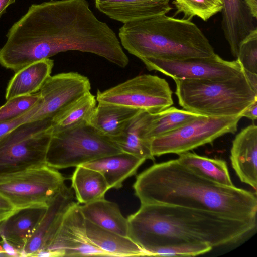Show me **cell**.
I'll return each instance as SVG.
<instances>
[{"mask_svg": "<svg viewBox=\"0 0 257 257\" xmlns=\"http://www.w3.org/2000/svg\"><path fill=\"white\" fill-rule=\"evenodd\" d=\"M154 113L140 110L130 120L123 133L112 139L123 152L145 160H154L150 142L145 137V130Z\"/></svg>", "mask_w": 257, "mask_h": 257, "instance_id": "44dd1931", "label": "cell"}, {"mask_svg": "<svg viewBox=\"0 0 257 257\" xmlns=\"http://www.w3.org/2000/svg\"><path fill=\"white\" fill-rule=\"evenodd\" d=\"M79 207L85 220L104 229L127 236V219L122 214L117 203L103 198Z\"/></svg>", "mask_w": 257, "mask_h": 257, "instance_id": "603a6c76", "label": "cell"}, {"mask_svg": "<svg viewBox=\"0 0 257 257\" xmlns=\"http://www.w3.org/2000/svg\"><path fill=\"white\" fill-rule=\"evenodd\" d=\"M85 229L91 242L109 256H146L145 251L128 236L104 229L87 220Z\"/></svg>", "mask_w": 257, "mask_h": 257, "instance_id": "cb8c5ba5", "label": "cell"}, {"mask_svg": "<svg viewBox=\"0 0 257 257\" xmlns=\"http://www.w3.org/2000/svg\"><path fill=\"white\" fill-rule=\"evenodd\" d=\"M176 14H183V19H191L196 16L204 21L221 12V0H174Z\"/></svg>", "mask_w": 257, "mask_h": 257, "instance_id": "f1b7e54d", "label": "cell"}, {"mask_svg": "<svg viewBox=\"0 0 257 257\" xmlns=\"http://www.w3.org/2000/svg\"><path fill=\"white\" fill-rule=\"evenodd\" d=\"M133 187L141 204L176 205L256 221V192L212 181L177 159L150 166L137 176Z\"/></svg>", "mask_w": 257, "mask_h": 257, "instance_id": "7a4b0ae2", "label": "cell"}, {"mask_svg": "<svg viewBox=\"0 0 257 257\" xmlns=\"http://www.w3.org/2000/svg\"><path fill=\"white\" fill-rule=\"evenodd\" d=\"M57 169L43 165L0 176V195L16 209L47 206L65 184Z\"/></svg>", "mask_w": 257, "mask_h": 257, "instance_id": "ba28073f", "label": "cell"}, {"mask_svg": "<svg viewBox=\"0 0 257 257\" xmlns=\"http://www.w3.org/2000/svg\"><path fill=\"white\" fill-rule=\"evenodd\" d=\"M41 101V100L34 108L18 118L10 121L0 123V140L15 127L29 121L31 117L38 110Z\"/></svg>", "mask_w": 257, "mask_h": 257, "instance_id": "d6a6232c", "label": "cell"}, {"mask_svg": "<svg viewBox=\"0 0 257 257\" xmlns=\"http://www.w3.org/2000/svg\"><path fill=\"white\" fill-rule=\"evenodd\" d=\"M53 122L28 121L0 140V176L31 167L47 165L46 155Z\"/></svg>", "mask_w": 257, "mask_h": 257, "instance_id": "52a82bcc", "label": "cell"}, {"mask_svg": "<svg viewBox=\"0 0 257 257\" xmlns=\"http://www.w3.org/2000/svg\"><path fill=\"white\" fill-rule=\"evenodd\" d=\"M221 26L232 55L236 58L239 44L256 28L254 19L243 0H221Z\"/></svg>", "mask_w": 257, "mask_h": 257, "instance_id": "e0dca14e", "label": "cell"}, {"mask_svg": "<svg viewBox=\"0 0 257 257\" xmlns=\"http://www.w3.org/2000/svg\"><path fill=\"white\" fill-rule=\"evenodd\" d=\"M16 210L7 199L0 195V216L7 218Z\"/></svg>", "mask_w": 257, "mask_h": 257, "instance_id": "e575fe53", "label": "cell"}, {"mask_svg": "<svg viewBox=\"0 0 257 257\" xmlns=\"http://www.w3.org/2000/svg\"><path fill=\"white\" fill-rule=\"evenodd\" d=\"M53 65V60L46 58L30 64L15 72L8 84L6 99L39 92L51 75Z\"/></svg>", "mask_w": 257, "mask_h": 257, "instance_id": "ffe728a7", "label": "cell"}, {"mask_svg": "<svg viewBox=\"0 0 257 257\" xmlns=\"http://www.w3.org/2000/svg\"><path fill=\"white\" fill-rule=\"evenodd\" d=\"M0 245L6 255L10 256H20V251L4 238L1 237Z\"/></svg>", "mask_w": 257, "mask_h": 257, "instance_id": "836d02e7", "label": "cell"}, {"mask_svg": "<svg viewBox=\"0 0 257 257\" xmlns=\"http://www.w3.org/2000/svg\"><path fill=\"white\" fill-rule=\"evenodd\" d=\"M5 218H5V217H2V216H0V222H1L2 221H3V220H4Z\"/></svg>", "mask_w": 257, "mask_h": 257, "instance_id": "ab89813d", "label": "cell"}, {"mask_svg": "<svg viewBox=\"0 0 257 257\" xmlns=\"http://www.w3.org/2000/svg\"><path fill=\"white\" fill-rule=\"evenodd\" d=\"M150 71L155 70L173 80H218L234 77L243 71L236 59L229 61L214 57L182 60L145 58L141 60Z\"/></svg>", "mask_w": 257, "mask_h": 257, "instance_id": "8fae6325", "label": "cell"}, {"mask_svg": "<svg viewBox=\"0 0 257 257\" xmlns=\"http://www.w3.org/2000/svg\"><path fill=\"white\" fill-rule=\"evenodd\" d=\"M122 152L114 142L88 123L52 133L46 164L56 169L77 167Z\"/></svg>", "mask_w": 257, "mask_h": 257, "instance_id": "8992f818", "label": "cell"}, {"mask_svg": "<svg viewBox=\"0 0 257 257\" xmlns=\"http://www.w3.org/2000/svg\"><path fill=\"white\" fill-rule=\"evenodd\" d=\"M241 115L226 117L200 116L181 126L153 139L150 147L153 155L189 152L211 144L227 134H234Z\"/></svg>", "mask_w": 257, "mask_h": 257, "instance_id": "9c48e42d", "label": "cell"}, {"mask_svg": "<svg viewBox=\"0 0 257 257\" xmlns=\"http://www.w3.org/2000/svg\"><path fill=\"white\" fill-rule=\"evenodd\" d=\"M97 100L90 91L70 104L53 120L52 133H57L88 123L96 107Z\"/></svg>", "mask_w": 257, "mask_h": 257, "instance_id": "4316f807", "label": "cell"}, {"mask_svg": "<svg viewBox=\"0 0 257 257\" xmlns=\"http://www.w3.org/2000/svg\"><path fill=\"white\" fill-rule=\"evenodd\" d=\"M79 206L75 202L69 207L49 245L34 256H109L89 239Z\"/></svg>", "mask_w": 257, "mask_h": 257, "instance_id": "7c38bea8", "label": "cell"}, {"mask_svg": "<svg viewBox=\"0 0 257 257\" xmlns=\"http://www.w3.org/2000/svg\"><path fill=\"white\" fill-rule=\"evenodd\" d=\"M16 0H0V17L6 11V9Z\"/></svg>", "mask_w": 257, "mask_h": 257, "instance_id": "f35d334b", "label": "cell"}, {"mask_svg": "<svg viewBox=\"0 0 257 257\" xmlns=\"http://www.w3.org/2000/svg\"><path fill=\"white\" fill-rule=\"evenodd\" d=\"M244 72L251 87L257 92V74L244 71Z\"/></svg>", "mask_w": 257, "mask_h": 257, "instance_id": "74e56055", "label": "cell"}, {"mask_svg": "<svg viewBox=\"0 0 257 257\" xmlns=\"http://www.w3.org/2000/svg\"><path fill=\"white\" fill-rule=\"evenodd\" d=\"M202 115L170 106L158 113L146 128L145 138L151 141L157 137L173 131Z\"/></svg>", "mask_w": 257, "mask_h": 257, "instance_id": "83f0119b", "label": "cell"}, {"mask_svg": "<svg viewBox=\"0 0 257 257\" xmlns=\"http://www.w3.org/2000/svg\"><path fill=\"white\" fill-rule=\"evenodd\" d=\"M98 102L115 104L156 113L173 104L167 81L156 75L136 76L103 91L98 90Z\"/></svg>", "mask_w": 257, "mask_h": 257, "instance_id": "30bf717a", "label": "cell"}, {"mask_svg": "<svg viewBox=\"0 0 257 257\" xmlns=\"http://www.w3.org/2000/svg\"><path fill=\"white\" fill-rule=\"evenodd\" d=\"M41 99L39 92L12 98L0 107V123L18 118L34 108Z\"/></svg>", "mask_w": 257, "mask_h": 257, "instance_id": "f546056e", "label": "cell"}, {"mask_svg": "<svg viewBox=\"0 0 257 257\" xmlns=\"http://www.w3.org/2000/svg\"><path fill=\"white\" fill-rule=\"evenodd\" d=\"M88 78L70 72L50 76L39 92L41 101L29 121L54 119L70 104L90 91Z\"/></svg>", "mask_w": 257, "mask_h": 257, "instance_id": "4fadbf2b", "label": "cell"}, {"mask_svg": "<svg viewBox=\"0 0 257 257\" xmlns=\"http://www.w3.org/2000/svg\"><path fill=\"white\" fill-rule=\"evenodd\" d=\"M252 17H257V0H243Z\"/></svg>", "mask_w": 257, "mask_h": 257, "instance_id": "8d00e7d4", "label": "cell"}, {"mask_svg": "<svg viewBox=\"0 0 257 257\" xmlns=\"http://www.w3.org/2000/svg\"><path fill=\"white\" fill-rule=\"evenodd\" d=\"M71 179L76 198L81 204L104 198L110 189L99 172L82 165L76 167Z\"/></svg>", "mask_w": 257, "mask_h": 257, "instance_id": "d4e9b609", "label": "cell"}, {"mask_svg": "<svg viewBox=\"0 0 257 257\" xmlns=\"http://www.w3.org/2000/svg\"><path fill=\"white\" fill-rule=\"evenodd\" d=\"M47 207L16 209L0 222V237L4 238L20 253L44 215Z\"/></svg>", "mask_w": 257, "mask_h": 257, "instance_id": "ac0fdd59", "label": "cell"}, {"mask_svg": "<svg viewBox=\"0 0 257 257\" xmlns=\"http://www.w3.org/2000/svg\"><path fill=\"white\" fill-rule=\"evenodd\" d=\"M170 0H95L96 8L109 18L125 23L151 16L166 14Z\"/></svg>", "mask_w": 257, "mask_h": 257, "instance_id": "2e32d148", "label": "cell"}, {"mask_svg": "<svg viewBox=\"0 0 257 257\" xmlns=\"http://www.w3.org/2000/svg\"><path fill=\"white\" fill-rule=\"evenodd\" d=\"M178 156L177 159L179 162L200 175L222 185L234 186L225 161L200 156L189 151Z\"/></svg>", "mask_w": 257, "mask_h": 257, "instance_id": "484cf974", "label": "cell"}, {"mask_svg": "<svg viewBox=\"0 0 257 257\" xmlns=\"http://www.w3.org/2000/svg\"><path fill=\"white\" fill-rule=\"evenodd\" d=\"M179 104L186 110L211 117L240 115L257 100L243 71L227 79L174 80Z\"/></svg>", "mask_w": 257, "mask_h": 257, "instance_id": "5b68a950", "label": "cell"}, {"mask_svg": "<svg viewBox=\"0 0 257 257\" xmlns=\"http://www.w3.org/2000/svg\"><path fill=\"white\" fill-rule=\"evenodd\" d=\"M146 161L131 154L121 152L102 157L82 165L99 172L110 189H120L128 178L136 174Z\"/></svg>", "mask_w": 257, "mask_h": 257, "instance_id": "d6986e66", "label": "cell"}, {"mask_svg": "<svg viewBox=\"0 0 257 257\" xmlns=\"http://www.w3.org/2000/svg\"><path fill=\"white\" fill-rule=\"evenodd\" d=\"M6 36L0 65L14 72L70 50L92 53L122 68L129 62L115 32L97 18L86 0L33 4Z\"/></svg>", "mask_w": 257, "mask_h": 257, "instance_id": "6da1fadb", "label": "cell"}, {"mask_svg": "<svg viewBox=\"0 0 257 257\" xmlns=\"http://www.w3.org/2000/svg\"><path fill=\"white\" fill-rule=\"evenodd\" d=\"M231 165L240 180L256 191L257 126L243 128L235 136L230 150Z\"/></svg>", "mask_w": 257, "mask_h": 257, "instance_id": "9a60e30c", "label": "cell"}, {"mask_svg": "<svg viewBox=\"0 0 257 257\" xmlns=\"http://www.w3.org/2000/svg\"><path fill=\"white\" fill-rule=\"evenodd\" d=\"M127 219V236L145 252L185 243H206L213 247L233 244L252 233L257 225L256 221L163 204H141Z\"/></svg>", "mask_w": 257, "mask_h": 257, "instance_id": "3957f363", "label": "cell"}, {"mask_svg": "<svg viewBox=\"0 0 257 257\" xmlns=\"http://www.w3.org/2000/svg\"><path fill=\"white\" fill-rule=\"evenodd\" d=\"M140 109L124 106L98 102L88 123L113 139L120 136Z\"/></svg>", "mask_w": 257, "mask_h": 257, "instance_id": "7402d4cb", "label": "cell"}, {"mask_svg": "<svg viewBox=\"0 0 257 257\" xmlns=\"http://www.w3.org/2000/svg\"><path fill=\"white\" fill-rule=\"evenodd\" d=\"M118 36L121 46L142 60H182L217 54L209 40L190 20L160 14L124 23Z\"/></svg>", "mask_w": 257, "mask_h": 257, "instance_id": "277c9868", "label": "cell"}, {"mask_svg": "<svg viewBox=\"0 0 257 257\" xmlns=\"http://www.w3.org/2000/svg\"><path fill=\"white\" fill-rule=\"evenodd\" d=\"M213 247L206 243H185L151 248L147 256H194L210 251Z\"/></svg>", "mask_w": 257, "mask_h": 257, "instance_id": "4dcf8cb0", "label": "cell"}, {"mask_svg": "<svg viewBox=\"0 0 257 257\" xmlns=\"http://www.w3.org/2000/svg\"><path fill=\"white\" fill-rule=\"evenodd\" d=\"M242 117H245L254 121L257 118V100L250 104L240 114Z\"/></svg>", "mask_w": 257, "mask_h": 257, "instance_id": "d590c367", "label": "cell"}, {"mask_svg": "<svg viewBox=\"0 0 257 257\" xmlns=\"http://www.w3.org/2000/svg\"><path fill=\"white\" fill-rule=\"evenodd\" d=\"M236 60L243 71L257 74V28L239 44Z\"/></svg>", "mask_w": 257, "mask_h": 257, "instance_id": "1f68e13d", "label": "cell"}, {"mask_svg": "<svg viewBox=\"0 0 257 257\" xmlns=\"http://www.w3.org/2000/svg\"><path fill=\"white\" fill-rule=\"evenodd\" d=\"M72 189L65 184L49 203L34 232L21 251L22 256H34L49 245L69 207L74 203Z\"/></svg>", "mask_w": 257, "mask_h": 257, "instance_id": "5bb4252c", "label": "cell"}]
</instances>
